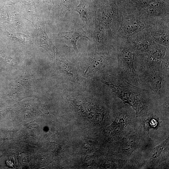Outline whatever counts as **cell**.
<instances>
[{"label": "cell", "instance_id": "18", "mask_svg": "<svg viewBox=\"0 0 169 169\" xmlns=\"http://www.w3.org/2000/svg\"><path fill=\"white\" fill-rule=\"evenodd\" d=\"M143 122L144 131H148L151 129H155L158 127L159 125L158 118L155 116H147Z\"/></svg>", "mask_w": 169, "mask_h": 169}, {"label": "cell", "instance_id": "20", "mask_svg": "<svg viewBox=\"0 0 169 169\" xmlns=\"http://www.w3.org/2000/svg\"><path fill=\"white\" fill-rule=\"evenodd\" d=\"M46 1L49 8V13H50L54 0H46Z\"/></svg>", "mask_w": 169, "mask_h": 169}, {"label": "cell", "instance_id": "7", "mask_svg": "<svg viewBox=\"0 0 169 169\" xmlns=\"http://www.w3.org/2000/svg\"><path fill=\"white\" fill-rule=\"evenodd\" d=\"M93 40L97 51L109 52L112 50V43L115 35L109 30L95 21L93 26Z\"/></svg>", "mask_w": 169, "mask_h": 169}, {"label": "cell", "instance_id": "14", "mask_svg": "<svg viewBox=\"0 0 169 169\" xmlns=\"http://www.w3.org/2000/svg\"><path fill=\"white\" fill-rule=\"evenodd\" d=\"M74 11L78 13L80 18L89 27L92 26L95 21V9L87 3L82 1L74 8Z\"/></svg>", "mask_w": 169, "mask_h": 169}, {"label": "cell", "instance_id": "6", "mask_svg": "<svg viewBox=\"0 0 169 169\" xmlns=\"http://www.w3.org/2000/svg\"><path fill=\"white\" fill-rule=\"evenodd\" d=\"M85 59L87 67L84 74L90 76L112 64H117L116 57L112 50L109 52L97 51L89 54Z\"/></svg>", "mask_w": 169, "mask_h": 169}, {"label": "cell", "instance_id": "15", "mask_svg": "<svg viewBox=\"0 0 169 169\" xmlns=\"http://www.w3.org/2000/svg\"><path fill=\"white\" fill-rule=\"evenodd\" d=\"M58 62L60 70L68 79L73 82L77 79V70L74 64L65 57L59 58Z\"/></svg>", "mask_w": 169, "mask_h": 169}, {"label": "cell", "instance_id": "12", "mask_svg": "<svg viewBox=\"0 0 169 169\" xmlns=\"http://www.w3.org/2000/svg\"><path fill=\"white\" fill-rule=\"evenodd\" d=\"M120 153L125 157H129L139 146V139L136 134L128 135L120 141Z\"/></svg>", "mask_w": 169, "mask_h": 169}, {"label": "cell", "instance_id": "1", "mask_svg": "<svg viewBox=\"0 0 169 169\" xmlns=\"http://www.w3.org/2000/svg\"><path fill=\"white\" fill-rule=\"evenodd\" d=\"M99 80L109 87L124 104L129 105L133 109L136 118L147 116L157 101L156 98L148 91L125 80L117 69L101 76Z\"/></svg>", "mask_w": 169, "mask_h": 169}, {"label": "cell", "instance_id": "5", "mask_svg": "<svg viewBox=\"0 0 169 169\" xmlns=\"http://www.w3.org/2000/svg\"><path fill=\"white\" fill-rule=\"evenodd\" d=\"M95 10V20L110 30L115 36L121 23L120 9L114 3H109Z\"/></svg>", "mask_w": 169, "mask_h": 169}, {"label": "cell", "instance_id": "13", "mask_svg": "<svg viewBox=\"0 0 169 169\" xmlns=\"http://www.w3.org/2000/svg\"><path fill=\"white\" fill-rule=\"evenodd\" d=\"M81 37L85 38L90 41V39L86 35V31L82 27H75L70 32H62L58 34L56 38H62L70 42L76 53L78 52L77 43L79 39Z\"/></svg>", "mask_w": 169, "mask_h": 169}, {"label": "cell", "instance_id": "17", "mask_svg": "<svg viewBox=\"0 0 169 169\" xmlns=\"http://www.w3.org/2000/svg\"><path fill=\"white\" fill-rule=\"evenodd\" d=\"M169 137H167L165 140L162 141L158 145L155 147L153 149L151 155V159L152 160H156L160 157L161 155L167 145H168Z\"/></svg>", "mask_w": 169, "mask_h": 169}, {"label": "cell", "instance_id": "2", "mask_svg": "<svg viewBox=\"0 0 169 169\" xmlns=\"http://www.w3.org/2000/svg\"><path fill=\"white\" fill-rule=\"evenodd\" d=\"M135 66L138 86L151 94L157 100H168L169 73L160 68L148 66L136 55Z\"/></svg>", "mask_w": 169, "mask_h": 169}, {"label": "cell", "instance_id": "19", "mask_svg": "<svg viewBox=\"0 0 169 169\" xmlns=\"http://www.w3.org/2000/svg\"><path fill=\"white\" fill-rule=\"evenodd\" d=\"M73 2L74 0H61L58 10L59 18L63 19L66 13L72 7Z\"/></svg>", "mask_w": 169, "mask_h": 169}, {"label": "cell", "instance_id": "8", "mask_svg": "<svg viewBox=\"0 0 169 169\" xmlns=\"http://www.w3.org/2000/svg\"><path fill=\"white\" fill-rule=\"evenodd\" d=\"M168 49L169 48L155 42L149 51L144 53H136V54L139 59L144 64L160 68L162 62Z\"/></svg>", "mask_w": 169, "mask_h": 169}, {"label": "cell", "instance_id": "3", "mask_svg": "<svg viewBox=\"0 0 169 169\" xmlns=\"http://www.w3.org/2000/svg\"><path fill=\"white\" fill-rule=\"evenodd\" d=\"M112 50L117 59L118 72L128 82L139 87L135 66L136 53L127 38L115 36L112 43Z\"/></svg>", "mask_w": 169, "mask_h": 169}, {"label": "cell", "instance_id": "10", "mask_svg": "<svg viewBox=\"0 0 169 169\" xmlns=\"http://www.w3.org/2000/svg\"><path fill=\"white\" fill-rule=\"evenodd\" d=\"M126 38L137 54L144 53L149 51L155 43L146 29Z\"/></svg>", "mask_w": 169, "mask_h": 169}, {"label": "cell", "instance_id": "4", "mask_svg": "<svg viewBox=\"0 0 169 169\" xmlns=\"http://www.w3.org/2000/svg\"><path fill=\"white\" fill-rule=\"evenodd\" d=\"M120 9L121 23L115 36L129 37L149 28L154 22L145 17L135 7L132 9Z\"/></svg>", "mask_w": 169, "mask_h": 169}, {"label": "cell", "instance_id": "16", "mask_svg": "<svg viewBox=\"0 0 169 169\" xmlns=\"http://www.w3.org/2000/svg\"><path fill=\"white\" fill-rule=\"evenodd\" d=\"M34 25L36 28L38 39L41 44L49 51L51 52L53 54H54V47L45 31L44 24H43L41 27L39 26V28L38 25Z\"/></svg>", "mask_w": 169, "mask_h": 169}, {"label": "cell", "instance_id": "21", "mask_svg": "<svg viewBox=\"0 0 169 169\" xmlns=\"http://www.w3.org/2000/svg\"><path fill=\"white\" fill-rule=\"evenodd\" d=\"M112 0L114 1H120V0Z\"/></svg>", "mask_w": 169, "mask_h": 169}, {"label": "cell", "instance_id": "11", "mask_svg": "<svg viewBox=\"0 0 169 169\" xmlns=\"http://www.w3.org/2000/svg\"><path fill=\"white\" fill-rule=\"evenodd\" d=\"M129 109L126 108L125 106L120 107L115 120L108 127V131L110 135L117 136L125 131L129 122Z\"/></svg>", "mask_w": 169, "mask_h": 169}, {"label": "cell", "instance_id": "9", "mask_svg": "<svg viewBox=\"0 0 169 169\" xmlns=\"http://www.w3.org/2000/svg\"><path fill=\"white\" fill-rule=\"evenodd\" d=\"M146 30L155 42L169 48V20L155 21Z\"/></svg>", "mask_w": 169, "mask_h": 169}]
</instances>
